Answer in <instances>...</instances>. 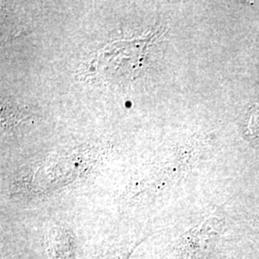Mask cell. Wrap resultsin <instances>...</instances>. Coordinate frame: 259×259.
Returning a JSON list of instances; mask_svg holds the SVG:
<instances>
[{"mask_svg": "<svg viewBox=\"0 0 259 259\" xmlns=\"http://www.w3.org/2000/svg\"><path fill=\"white\" fill-rule=\"evenodd\" d=\"M40 253L38 259H85L87 250L81 236L65 223L49 222L38 234Z\"/></svg>", "mask_w": 259, "mask_h": 259, "instance_id": "cell-1", "label": "cell"}, {"mask_svg": "<svg viewBox=\"0 0 259 259\" xmlns=\"http://www.w3.org/2000/svg\"><path fill=\"white\" fill-rule=\"evenodd\" d=\"M14 259H38L37 257H36L35 255H33V254H31V253H27V254H25V253H21V254H19L18 256H16V257H14Z\"/></svg>", "mask_w": 259, "mask_h": 259, "instance_id": "cell-4", "label": "cell"}, {"mask_svg": "<svg viewBox=\"0 0 259 259\" xmlns=\"http://www.w3.org/2000/svg\"><path fill=\"white\" fill-rule=\"evenodd\" d=\"M151 234H125L111 236L87 251L85 259H131L134 251Z\"/></svg>", "mask_w": 259, "mask_h": 259, "instance_id": "cell-2", "label": "cell"}, {"mask_svg": "<svg viewBox=\"0 0 259 259\" xmlns=\"http://www.w3.org/2000/svg\"><path fill=\"white\" fill-rule=\"evenodd\" d=\"M244 137L250 142L256 141L259 138V106L252 105L247 111L246 127Z\"/></svg>", "mask_w": 259, "mask_h": 259, "instance_id": "cell-3", "label": "cell"}]
</instances>
